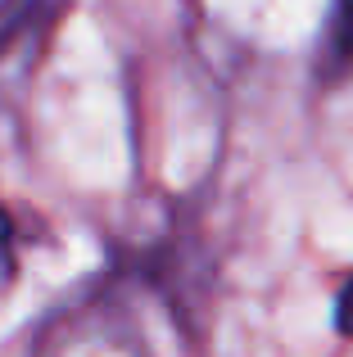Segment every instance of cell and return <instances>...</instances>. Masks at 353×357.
<instances>
[{"label":"cell","instance_id":"1","mask_svg":"<svg viewBox=\"0 0 353 357\" xmlns=\"http://www.w3.org/2000/svg\"><path fill=\"white\" fill-rule=\"evenodd\" d=\"M32 357H145V344L114 307H77L36 335Z\"/></svg>","mask_w":353,"mask_h":357},{"label":"cell","instance_id":"2","mask_svg":"<svg viewBox=\"0 0 353 357\" xmlns=\"http://www.w3.org/2000/svg\"><path fill=\"white\" fill-rule=\"evenodd\" d=\"M326 68H349L353 63V0H340L331 14V32H326Z\"/></svg>","mask_w":353,"mask_h":357},{"label":"cell","instance_id":"3","mask_svg":"<svg viewBox=\"0 0 353 357\" xmlns=\"http://www.w3.org/2000/svg\"><path fill=\"white\" fill-rule=\"evenodd\" d=\"M14 271H18V240H14V222H9V213L0 208V294L14 285Z\"/></svg>","mask_w":353,"mask_h":357},{"label":"cell","instance_id":"4","mask_svg":"<svg viewBox=\"0 0 353 357\" xmlns=\"http://www.w3.org/2000/svg\"><path fill=\"white\" fill-rule=\"evenodd\" d=\"M336 331L340 335H353V280L340 289V303H336Z\"/></svg>","mask_w":353,"mask_h":357}]
</instances>
